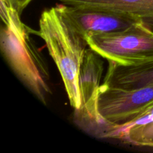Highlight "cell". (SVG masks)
<instances>
[{
  "label": "cell",
  "mask_w": 153,
  "mask_h": 153,
  "mask_svg": "<svg viewBox=\"0 0 153 153\" xmlns=\"http://www.w3.org/2000/svg\"><path fill=\"white\" fill-rule=\"evenodd\" d=\"M2 24L0 31L1 53L13 73L44 105L52 94L46 61L30 34L34 30L20 19V13L8 0H1Z\"/></svg>",
  "instance_id": "obj_1"
},
{
  "label": "cell",
  "mask_w": 153,
  "mask_h": 153,
  "mask_svg": "<svg viewBox=\"0 0 153 153\" xmlns=\"http://www.w3.org/2000/svg\"><path fill=\"white\" fill-rule=\"evenodd\" d=\"M34 34L44 41L62 78L70 105L79 110L82 105L79 73L88 46L85 35L65 13L62 3L42 12Z\"/></svg>",
  "instance_id": "obj_2"
},
{
  "label": "cell",
  "mask_w": 153,
  "mask_h": 153,
  "mask_svg": "<svg viewBox=\"0 0 153 153\" xmlns=\"http://www.w3.org/2000/svg\"><path fill=\"white\" fill-rule=\"evenodd\" d=\"M85 39L89 48L111 64L131 67L153 63V30L141 19L123 31Z\"/></svg>",
  "instance_id": "obj_3"
},
{
  "label": "cell",
  "mask_w": 153,
  "mask_h": 153,
  "mask_svg": "<svg viewBox=\"0 0 153 153\" xmlns=\"http://www.w3.org/2000/svg\"><path fill=\"white\" fill-rule=\"evenodd\" d=\"M152 102L153 85L129 89L102 84L97 107L101 119L123 124L137 117Z\"/></svg>",
  "instance_id": "obj_4"
},
{
  "label": "cell",
  "mask_w": 153,
  "mask_h": 153,
  "mask_svg": "<svg viewBox=\"0 0 153 153\" xmlns=\"http://www.w3.org/2000/svg\"><path fill=\"white\" fill-rule=\"evenodd\" d=\"M102 71L103 64L100 55L91 48L87 49L79 73L82 105L74 112V122L82 130L100 119L97 102Z\"/></svg>",
  "instance_id": "obj_5"
},
{
  "label": "cell",
  "mask_w": 153,
  "mask_h": 153,
  "mask_svg": "<svg viewBox=\"0 0 153 153\" xmlns=\"http://www.w3.org/2000/svg\"><path fill=\"white\" fill-rule=\"evenodd\" d=\"M67 16L86 35L103 34L123 31L140 19L111 10L88 7H78L62 3Z\"/></svg>",
  "instance_id": "obj_6"
},
{
  "label": "cell",
  "mask_w": 153,
  "mask_h": 153,
  "mask_svg": "<svg viewBox=\"0 0 153 153\" xmlns=\"http://www.w3.org/2000/svg\"><path fill=\"white\" fill-rule=\"evenodd\" d=\"M99 138L115 139L138 146L153 147V102L134 120L113 124L102 120L90 132Z\"/></svg>",
  "instance_id": "obj_7"
},
{
  "label": "cell",
  "mask_w": 153,
  "mask_h": 153,
  "mask_svg": "<svg viewBox=\"0 0 153 153\" xmlns=\"http://www.w3.org/2000/svg\"><path fill=\"white\" fill-rule=\"evenodd\" d=\"M78 7L98 8L126 13L140 19L153 30V0H58Z\"/></svg>",
  "instance_id": "obj_8"
},
{
  "label": "cell",
  "mask_w": 153,
  "mask_h": 153,
  "mask_svg": "<svg viewBox=\"0 0 153 153\" xmlns=\"http://www.w3.org/2000/svg\"><path fill=\"white\" fill-rule=\"evenodd\" d=\"M103 84L123 88H140L153 85V63L123 67L109 63Z\"/></svg>",
  "instance_id": "obj_9"
},
{
  "label": "cell",
  "mask_w": 153,
  "mask_h": 153,
  "mask_svg": "<svg viewBox=\"0 0 153 153\" xmlns=\"http://www.w3.org/2000/svg\"><path fill=\"white\" fill-rule=\"evenodd\" d=\"M8 1L13 5V7L21 14L24 9L30 4L32 0H8Z\"/></svg>",
  "instance_id": "obj_10"
}]
</instances>
